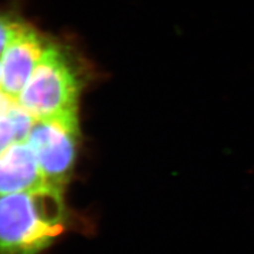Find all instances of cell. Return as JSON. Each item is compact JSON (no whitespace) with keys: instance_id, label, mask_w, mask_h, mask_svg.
I'll return each instance as SVG.
<instances>
[{"instance_id":"cell-5","label":"cell","mask_w":254,"mask_h":254,"mask_svg":"<svg viewBox=\"0 0 254 254\" xmlns=\"http://www.w3.org/2000/svg\"><path fill=\"white\" fill-rule=\"evenodd\" d=\"M45 187L36 156L27 142L13 143L0 155V197Z\"/></svg>"},{"instance_id":"cell-3","label":"cell","mask_w":254,"mask_h":254,"mask_svg":"<svg viewBox=\"0 0 254 254\" xmlns=\"http://www.w3.org/2000/svg\"><path fill=\"white\" fill-rule=\"evenodd\" d=\"M78 138V118L35 119L26 142L48 186L65 190L75 166Z\"/></svg>"},{"instance_id":"cell-7","label":"cell","mask_w":254,"mask_h":254,"mask_svg":"<svg viewBox=\"0 0 254 254\" xmlns=\"http://www.w3.org/2000/svg\"><path fill=\"white\" fill-rule=\"evenodd\" d=\"M1 83H2V63H1V58H0V89H1Z\"/></svg>"},{"instance_id":"cell-1","label":"cell","mask_w":254,"mask_h":254,"mask_svg":"<svg viewBox=\"0 0 254 254\" xmlns=\"http://www.w3.org/2000/svg\"><path fill=\"white\" fill-rule=\"evenodd\" d=\"M64 190L45 187L0 197V254H41L65 231Z\"/></svg>"},{"instance_id":"cell-8","label":"cell","mask_w":254,"mask_h":254,"mask_svg":"<svg viewBox=\"0 0 254 254\" xmlns=\"http://www.w3.org/2000/svg\"><path fill=\"white\" fill-rule=\"evenodd\" d=\"M0 155H1V154H0Z\"/></svg>"},{"instance_id":"cell-6","label":"cell","mask_w":254,"mask_h":254,"mask_svg":"<svg viewBox=\"0 0 254 254\" xmlns=\"http://www.w3.org/2000/svg\"><path fill=\"white\" fill-rule=\"evenodd\" d=\"M25 25L26 22L16 17L0 14V58L2 57L3 52L12 42V39L17 35L18 32Z\"/></svg>"},{"instance_id":"cell-2","label":"cell","mask_w":254,"mask_h":254,"mask_svg":"<svg viewBox=\"0 0 254 254\" xmlns=\"http://www.w3.org/2000/svg\"><path fill=\"white\" fill-rule=\"evenodd\" d=\"M82 81L66 50L49 43L17 103L36 120L77 118Z\"/></svg>"},{"instance_id":"cell-4","label":"cell","mask_w":254,"mask_h":254,"mask_svg":"<svg viewBox=\"0 0 254 254\" xmlns=\"http://www.w3.org/2000/svg\"><path fill=\"white\" fill-rule=\"evenodd\" d=\"M48 44L33 27L27 23L12 39L1 57V91L7 97L17 102Z\"/></svg>"}]
</instances>
